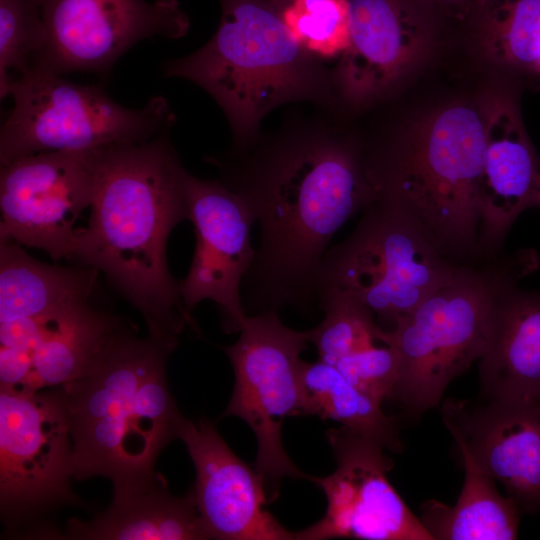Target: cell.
Listing matches in <instances>:
<instances>
[{
  "label": "cell",
  "mask_w": 540,
  "mask_h": 540,
  "mask_svg": "<svg viewBox=\"0 0 540 540\" xmlns=\"http://www.w3.org/2000/svg\"><path fill=\"white\" fill-rule=\"evenodd\" d=\"M317 305L324 318L307 334L320 360L332 365L346 355L383 342L380 336L384 328L374 314L343 292L322 289L317 294Z\"/></svg>",
  "instance_id": "484cf974"
},
{
  "label": "cell",
  "mask_w": 540,
  "mask_h": 540,
  "mask_svg": "<svg viewBox=\"0 0 540 540\" xmlns=\"http://www.w3.org/2000/svg\"><path fill=\"white\" fill-rule=\"evenodd\" d=\"M120 327L117 317L82 303L43 317L31 346V367L19 392L62 386L89 367Z\"/></svg>",
  "instance_id": "44dd1931"
},
{
  "label": "cell",
  "mask_w": 540,
  "mask_h": 540,
  "mask_svg": "<svg viewBox=\"0 0 540 540\" xmlns=\"http://www.w3.org/2000/svg\"><path fill=\"white\" fill-rule=\"evenodd\" d=\"M178 338H139L119 327L75 380L62 385L73 441L74 479L101 476L125 497L166 483L155 465L177 439L182 416L166 364Z\"/></svg>",
  "instance_id": "3957f363"
},
{
  "label": "cell",
  "mask_w": 540,
  "mask_h": 540,
  "mask_svg": "<svg viewBox=\"0 0 540 540\" xmlns=\"http://www.w3.org/2000/svg\"><path fill=\"white\" fill-rule=\"evenodd\" d=\"M177 439L195 468L191 492L210 539L295 540L266 509L264 477L231 450L213 423L181 416Z\"/></svg>",
  "instance_id": "9a60e30c"
},
{
  "label": "cell",
  "mask_w": 540,
  "mask_h": 540,
  "mask_svg": "<svg viewBox=\"0 0 540 540\" xmlns=\"http://www.w3.org/2000/svg\"><path fill=\"white\" fill-rule=\"evenodd\" d=\"M332 365L353 385L382 403L394 399L399 361L390 344L377 343L346 355Z\"/></svg>",
  "instance_id": "f1b7e54d"
},
{
  "label": "cell",
  "mask_w": 540,
  "mask_h": 540,
  "mask_svg": "<svg viewBox=\"0 0 540 540\" xmlns=\"http://www.w3.org/2000/svg\"><path fill=\"white\" fill-rule=\"evenodd\" d=\"M167 132L102 148L88 225L77 231L71 260L103 272L150 335L178 338L195 323L166 258L171 231L188 220L186 170Z\"/></svg>",
  "instance_id": "7a4b0ae2"
},
{
  "label": "cell",
  "mask_w": 540,
  "mask_h": 540,
  "mask_svg": "<svg viewBox=\"0 0 540 540\" xmlns=\"http://www.w3.org/2000/svg\"><path fill=\"white\" fill-rule=\"evenodd\" d=\"M483 400L540 404V290L499 294L479 359Z\"/></svg>",
  "instance_id": "d6986e66"
},
{
  "label": "cell",
  "mask_w": 540,
  "mask_h": 540,
  "mask_svg": "<svg viewBox=\"0 0 540 540\" xmlns=\"http://www.w3.org/2000/svg\"><path fill=\"white\" fill-rule=\"evenodd\" d=\"M188 220L195 249L186 277L179 281L186 310L213 301L227 333L239 332L247 316L241 286L255 256L250 231L255 223L242 199L220 181L202 180L185 171Z\"/></svg>",
  "instance_id": "5bb4252c"
},
{
  "label": "cell",
  "mask_w": 540,
  "mask_h": 540,
  "mask_svg": "<svg viewBox=\"0 0 540 540\" xmlns=\"http://www.w3.org/2000/svg\"><path fill=\"white\" fill-rule=\"evenodd\" d=\"M540 197V155L513 95L487 108L486 146L479 188L480 246L487 257L502 252L505 237Z\"/></svg>",
  "instance_id": "ac0fdd59"
},
{
  "label": "cell",
  "mask_w": 540,
  "mask_h": 540,
  "mask_svg": "<svg viewBox=\"0 0 540 540\" xmlns=\"http://www.w3.org/2000/svg\"><path fill=\"white\" fill-rule=\"evenodd\" d=\"M537 207L540 208V197H539V200H538V204H537Z\"/></svg>",
  "instance_id": "1f68e13d"
},
{
  "label": "cell",
  "mask_w": 540,
  "mask_h": 540,
  "mask_svg": "<svg viewBox=\"0 0 540 540\" xmlns=\"http://www.w3.org/2000/svg\"><path fill=\"white\" fill-rule=\"evenodd\" d=\"M73 441L62 386L32 392L1 389L0 508L10 531L36 536L43 514L77 505Z\"/></svg>",
  "instance_id": "9c48e42d"
},
{
  "label": "cell",
  "mask_w": 540,
  "mask_h": 540,
  "mask_svg": "<svg viewBox=\"0 0 540 540\" xmlns=\"http://www.w3.org/2000/svg\"><path fill=\"white\" fill-rule=\"evenodd\" d=\"M41 0H0V95L15 77L33 70L43 49Z\"/></svg>",
  "instance_id": "83f0119b"
},
{
  "label": "cell",
  "mask_w": 540,
  "mask_h": 540,
  "mask_svg": "<svg viewBox=\"0 0 540 540\" xmlns=\"http://www.w3.org/2000/svg\"><path fill=\"white\" fill-rule=\"evenodd\" d=\"M441 415L456 444L520 510L540 511V404L447 399Z\"/></svg>",
  "instance_id": "e0dca14e"
},
{
  "label": "cell",
  "mask_w": 540,
  "mask_h": 540,
  "mask_svg": "<svg viewBox=\"0 0 540 540\" xmlns=\"http://www.w3.org/2000/svg\"><path fill=\"white\" fill-rule=\"evenodd\" d=\"M435 16L439 25L447 20L467 24L482 0H421Z\"/></svg>",
  "instance_id": "f546056e"
},
{
  "label": "cell",
  "mask_w": 540,
  "mask_h": 540,
  "mask_svg": "<svg viewBox=\"0 0 540 540\" xmlns=\"http://www.w3.org/2000/svg\"><path fill=\"white\" fill-rule=\"evenodd\" d=\"M350 39L337 69L344 97L359 104L395 85L439 24L421 0H348Z\"/></svg>",
  "instance_id": "2e32d148"
},
{
  "label": "cell",
  "mask_w": 540,
  "mask_h": 540,
  "mask_svg": "<svg viewBox=\"0 0 540 540\" xmlns=\"http://www.w3.org/2000/svg\"><path fill=\"white\" fill-rule=\"evenodd\" d=\"M363 211L354 231L327 250L316 299L320 290L335 288L368 308L380 326L392 329L460 265L443 256L388 200L377 198Z\"/></svg>",
  "instance_id": "ba28073f"
},
{
  "label": "cell",
  "mask_w": 540,
  "mask_h": 540,
  "mask_svg": "<svg viewBox=\"0 0 540 540\" xmlns=\"http://www.w3.org/2000/svg\"><path fill=\"white\" fill-rule=\"evenodd\" d=\"M222 181L259 226L241 296L247 315L317 304L319 268L333 235L377 199L355 143L304 136L226 163Z\"/></svg>",
  "instance_id": "6da1fadb"
},
{
  "label": "cell",
  "mask_w": 540,
  "mask_h": 540,
  "mask_svg": "<svg viewBox=\"0 0 540 540\" xmlns=\"http://www.w3.org/2000/svg\"><path fill=\"white\" fill-rule=\"evenodd\" d=\"M45 41L33 68L106 75L138 42L179 38L189 21L177 0H41Z\"/></svg>",
  "instance_id": "4fadbf2b"
},
{
  "label": "cell",
  "mask_w": 540,
  "mask_h": 540,
  "mask_svg": "<svg viewBox=\"0 0 540 540\" xmlns=\"http://www.w3.org/2000/svg\"><path fill=\"white\" fill-rule=\"evenodd\" d=\"M486 122L487 109L455 102L367 154L377 198L405 212L457 265L487 258L480 246L479 209Z\"/></svg>",
  "instance_id": "277c9868"
},
{
  "label": "cell",
  "mask_w": 540,
  "mask_h": 540,
  "mask_svg": "<svg viewBox=\"0 0 540 540\" xmlns=\"http://www.w3.org/2000/svg\"><path fill=\"white\" fill-rule=\"evenodd\" d=\"M337 466L312 478L326 496L324 516L295 540H433L388 480L393 467L378 440L340 426L326 433Z\"/></svg>",
  "instance_id": "7c38bea8"
},
{
  "label": "cell",
  "mask_w": 540,
  "mask_h": 540,
  "mask_svg": "<svg viewBox=\"0 0 540 540\" xmlns=\"http://www.w3.org/2000/svg\"><path fill=\"white\" fill-rule=\"evenodd\" d=\"M65 536L82 540L210 539L191 490L174 496L166 483L146 492L113 497L110 506L89 521L70 519Z\"/></svg>",
  "instance_id": "ffe728a7"
},
{
  "label": "cell",
  "mask_w": 540,
  "mask_h": 540,
  "mask_svg": "<svg viewBox=\"0 0 540 540\" xmlns=\"http://www.w3.org/2000/svg\"><path fill=\"white\" fill-rule=\"evenodd\" d=\"M300 378L302 415L336 421L375 438L390 452L403 450L396 419L383 412L381 401L353 385L335 366L320 359L302 360Z\"/></svg>",
  "instance_id": "cb8c5ba5"
},
{
  "label": "cell",
  "mask_w": 540,
  "mask_h": 540,
  "mask_svg": "<svg viewBox=\"0 0 540 540\" xmlns=\"http://www.w3.org/2000/svg\"><path fill=\"white\" fill-rule=\"evenodd\" d=\"M222 16L198 51L167 62L165 77L205 89L228 117L238 144L247 145L262 118L291 100L319 98L326 81L319 60L293 38L268 0H221Z\"/></svg>",
  "instance_id": "5b68a950"
},
{
  "label": "cell",
  "mask_w": 540,
  "mask_h": 540,
  "mask_svg": "<svg viewBox=\"0 0 540 540\" xmlns=\"http://www.w3.org/2000/svg\"><path fill=\"white\" fill-rule=\"evenodd\" d=\"M535 251L499 253L460 265L381 340L398 357L393 400L414 416L437 407L448 385L485 350L494 307L502 290L537 269Z\"/></svg>",
  "instance_id": "8992f818"
},
{
  "label": "cell",
  "mask_w": 540,
  "mask_h": 540,
  "mask_svg": "<svg viewBox=\"0 0 540 540\" xmlns=\"http://www.w3.org/2000/svg\"><path fill=\"white\" fill-rule=\"evenodd\" d=\"M467 25L518 84L540 86V0H482Z\"/></svg>",
  "instance_id": "d4e9b609"
},
{
  "label": "cell",
  "mask_w": 540,
  "mask_h": 540,
  "mask_svg": "<svg viewBox=\"0 0 540 540\" xmlns=\"http://www.w3.org/2000/svg\"><path fill=\"white\" fill-rule=\"evenodd\" d=\"M13 107L0 132V162L43 152L143 143L167 132L175 116L163 97L124 107L100 86L32 70L11 80Z\"/></svg>",
  "instance_id": "52a82bcc"
},
{
  "label": "cell",
  "mask_w": 540,
  "mask_h": 540,
  "mask_svg": "<svg viewBox=\"0 0 540 540\" xmlns=\"http://www.w3.org/2000/svg\"><path fill=\"white\" fill-rule=\"evenodd\" d=\"M458 446L464 482L455 505L428 500L421 505L419 520L433 540H513L517 538L519 512L515 501L504 497L495 480L486 474L469 452Z\"/></svg>",
  "instance_id": "603a6c76"
},
{
  "label": "cell",
  "mask_w": 540,
  "mask_h": 540,
  "mask_svg": "<svg viewBox=\"0 0 540 540\" xmlns=\"http://www.w3.org/2000/svg\"><path fill=\"white\" fill-rule=\"evenodd\" d=\"M102 148L37 153L1 165L0 241L71 260L74 225L91 205Z\"/></svg>",
  "instance_id": "8fae6325"
},
{
  "label": "cell",
  "mask_w": 540,
  "mask_h": 540,
  "mask_svg": "<svg viewBox=\"0 0 540 540\" xmlns=\"http://www.w3.org/2000/svg\"><path fill=\"white\" fill-rule=\"evenodd\" d=\"M240 336L222 346L235 376L230 402L222 416L242 419L257 440L255 469L265 481L309 479L289 458L282 443V424L302 415L300 355L308 347L307 331L285 326L278 312L247 315Z\"/></svg>",
  "instance_id": "30bf717a"
},
{
  "label": "cell",
  "mask_w": 540,
  "mask_h": 540,
  "mask_svg": "<svg viewBox=\"0 0 540 540\" xmlns=\"http://www.w3.org/2000/svg\"><path fill=\"white\" fill-rule=\"evenodd\" d=\"M280 14L295 41L317 60L341 57L348 48V0H289Z\"/></svg>",
  "instance_id": "4316f807"
},
{
  "label": "cell",
  "mask_w": 540,
  "mask_h": 540,
  "mask_svg": "<svg viewBox=\"0 0 540 540\" xmlns=\"http://www.w3.org/2000/svg\"><path fill=\"white\" fill-rule=\"evenodd\" d=\"M97 270L42 263L14 241H0V322L41 318L86 303Z\"/></svg>",
  "instance_id": "7402d4cb"
},
{
  "label": "cell",
  "mask_w": 540,
  "mask_h": 540,
  "mask_svg": "<svg viewBox=\"0 0 540 540\" xmlns=\"http://www.w3.org/2000/svg\"><path fill=\"white\" fill-rule=\"evenodd\" d=\"M270 1L274 6H276L279 10H281L289 0H268Z\"/></svg>",
  "instance_id": "4dcf8cb0"
}]
</instances>
